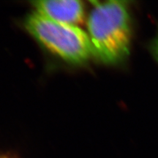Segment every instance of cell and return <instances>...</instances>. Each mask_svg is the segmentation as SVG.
Segmentation results:
<instances>
[{"label":"cell","instance_id":"1","mask_svg":"<svg viewBox=\"0 0 158 158\" xmlns=\"http://www.w3.org/2000/svg\"><path fill=\"white\" fill-rule=\"evenodd\" d=\"M88 31L94 55L106 64L127 57L131 43V21L127 2H92Z\"/></svg>","mask_w":158,"mask_h":158},{"label":"cell","instance_id":"2","mask_svg":"<svg viewBox=\"0 0 158 158\" xmlns=\"http://www.w3.org/2000/svg\"><path fill=\"white\" fill-rule=\"evenodd\" d=\"M24 26L37 42L70 64H84L94 54L89 35L76 26L57 22L37 12L27 17Z\"/></svg>","mask_w":158,"mask_h":158},{"label":"cell","instance_id":"3","mask_svg":"<svg viewBox=\"0 0 158 158\" xmlns=\"http://www.w3.org/2000/svg\"><path fill=\"white\" fill-rule=\"evenodd\" d=\"M36 12L57 22L76 26L84 23L85 6L78 0H44L31 2Z\"/></svg>","mask_w":158,"mask_h":158},{"label":"cell","instance_id":"4","mask_svg":"<svg viewBox=\"0 0 158 158\" xmlns=\"http://www.w3.org/2000/svg\"><path fill=\"white\" fill-rule=\"evenodd\" d=\"M153 49H154V53H155L156 58H157L158 60V37L156 39L155 43H154Z\"/></svg>","mask_w":158,"mask_h":158},{"label":"cell","instance_id":"5","mask_svg":"<svg viewBox=\"0 0 158 158\" xmlns=\"http://www.w3.org/2000/svg\"><path fill=\"white\" fill-rule=\"evenodd\" d=\"M0 158H13L12 156L7 154H0Z\"/></svg>","mask_w":158,"mask_h":158}]
</instances>
